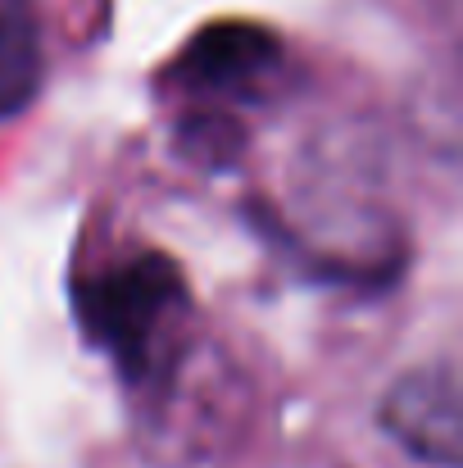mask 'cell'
Returning <instances> with one entry per match:
<instances>
[{
  "label": "cell",
  "instance_id": "277c9868",
  "mask_svg": "<svg viewBox=\"0 0 463 468\" xmlns=\"http://www.w3.org/2000/svg\"><path fill=\"white\" fill-rule=\"evenodd\" d=\"M46 87V23L37 0H0V123L37 105Z\"/></svg>",
  "mask_w": 463,
  "mask_h": 468
},
{
  "label": "cell",
  "instance_id": "3957f363",
  "mask_svg": "<svg viewBox=\"0 0 463 468\" xmlns=\"http://www.w3.org/2000/svg\"><path fill=\"white\" fill-rule=\"evenodd\" d=\"M377 428L418 464L463 468V396L450 359L400 373L377 405Z\"/></svg>",
  "mask_w": 463,
  "mask_h": 468
},
{
  "label": "cell",
  "instance_id": "7a4b0ae2",
  "mask_svg": "<svg viewBox=\"0 0 463 468\" xmlns=\"http://www.w3.org/2000/svg\"><path fill=\"white\" fill-rule=\"evenodd\" d=\"M287 73V46L264 23L223 18L200 27L182 55L168 64V87L182 91L195 114H218V105H259L278 91Z\"/></svg>",
  "mask_w": 463,
  "mask_h": 468
},
{
  "label": "cell",
  "instance_id": "6da1fadb",
  "mask_svg": "<svg viewBox=\"0 0 463 468\" xmlns=\"http://www.w3.org/2000/svg\"><path fill=\"white\" fill-rule=\"evenodd\" d=\"M78 318L96 350L110 355L128 396L159 414L168 410L195 346V301L186 273L163 250H137L91 282H78Z\"/></svg>",
  "mask_w": 463,
  "mask_h": 468
}]
</instances>
